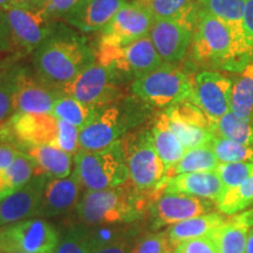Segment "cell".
<instances>
[{
  "label": "cell",
  "mask_w": 253,
  "mask_h": 253,
  "mask_svg": "<svg viewBox=\"0 0 253 253\" xmlns=\"http://www.w3.org/2000/svg\"><path fill=\"white\" fill-rule=\"evenodd\" d=\"M33 62L37 77L60 90L96 62V54L84 37L56 24L54 31L34 52Z\"/></svg>",
  "instance_id": "cell-1"
},
{
  "label": "cell",
  "mask_w": 253,
  "mask_h": 253,
  "mask_svg": "<svg viewBox=\"0 0 253 253\" xmlns=\"http://www.w3.org/2000/svg\"><path fill=\"white\" fill-rule=\"evenodd\" d=\"M153 203L149 195L137 191L128 179L115 188L87 190L77 211L84 226L121 225L140 219Z\"/></svg>",
  "instance_id": "cell-2"
},
{
  "label": "cell",
  "mask_w": 253,
  "mask_h": 253,
  "mask_svg": "<svg viewBox=\"0 0 253 253\" xmlns=\"http://www.w3.org/2000/svg\"><path fill=\"white\" fill-rule=\"evenodd\" d=\"M150 106L136 95H126L118 102L99 109L93 121L80 130L79 150L100 151L114 143L147 120Z\"/></svg>",
  "instance_id": "cell-3"
},
{
  "label": "cell",
  "mask_w": 253,
  "mask_h": 253,
  "mask_svg": "<svg viewBox=\"0 0 253 253\" xmlns=\"http://www.w3.org/2000/svg\"><path fill=\"white\" fill-rule=\"evenodd\" d=\"M132 186L153 201L166 192L167 168L151 141L150 130L129 131L120 140Z\"/></svg>",
  "instance_id": "cell-4"
},
{
  "label": "cell",
  "mask_w": 253,
  "mask_h": 253,
  "mask_svg": "<svg viewBox=\"0 0 253 253\" xmlns=\"http://www.w3.org/2000/svg\"><path fill=\"white\" fill-rule=\"evenodd\" d=\"M191 54L196 62L208 67L239 73L246 66L237 53L229 28L201 6L192 37Z\"/></svg>",
  "instance_id": "cell-5"
},
{
  "label": "cell",
  "mask_w": 253,
  "mask_h": 253,
  "mask_svg": "<svg viewBox=\"0 0 253 253\" xmlns=\"http://www.w3.org/2000/svg\"><path fill=\"white\" fill-rule=\"evenodd\" d=\"M194 78L175 63L161 67L131 82V91L148 106L169 108L173 104L190 101Z\"/></svg>",
  "instance_id": "cell-6"
},
{
  "label": "cell",
  "mask_w": 253,
  "mask_h": 253,
  "mask_svg": "<svg viewBox=\"0 0 253 253\" xmlns=\"http://www.w3.org/2000/svg\"><path fill=\"white\" fill-rule=\"evenodd\" d=\"M75 169L81 184L99 191L115 188L129 179L125 153L120 141L100 151L79 150L74 156Z\"/></svg>",
  "instance_id": "cell-7"
},
{
  "label": "cell",
  "mask_w": 253,
  "mask_h": 253,
  "mask_svg": "<svg viewBox=\"0 0 253 253\" xmlns=\"http://www.w3.org/2000/svg\"><path fill=\"white\" fill-rule=\"evenodd\" d=\"M125 82L115 69L96 61L60 91L87 106L100 109L126 96L122 88Z\"/></svg>",
  "instance_id": "cell-8"
},
{
  "label": "cell",
  "mask_w": 253,
  "mask_h": 253,
  "mask_svg": "<svg viewBox=\"0 0 253 253\" xmlns=\"http://www.w3.org/2000/svg\"><path fill=\"white\" fill-rule=\"evenodd\" d=\"M95 54L97 62L115 69L123 80L131 82L164 63L149 36L121 47L97 45Z\"/></svg>",
  "instance_id": "cell-9"
},
{
  "label": "cell",
  "mask_w": 253,
  "mask_h": 253,
  "mask_svg": "<svg viewBox=\"0 0 253 253\" xmlns=\"http://www.w3.org/2000/svg\"><path fill=\"white\" fill-rule=\"evenodd\" d=\"M1 143L24 151L32 145H54L59 136V119L50 114L14 113L0 125Z\"/></svg>",
  "instance_id": "cell-10"
},
{
  "label": "cell",
  "mask_w": 253,
  "mask_h": 253,
  "mask_svg": "<svg viewBox=\"0 0 253 253\" xmlns=\"http://www.w3.org/2000/svg\"><path fill=\"white\" fill-rule=\"evenodd\" d=\"M60 236L43 219H27L0 227L1 253H54Z\"/></svg>",
  "instance_id": "cell-11"
},
{
  "label": "cell",
  "mask_w": 253,
  "mask_h": 253,
  "mask_svg": "<svg viewBox=\"0 0 253 253\" xmlns=\"http://www.w3.org/2000/svg\"><path fill=\"white\" fill-rule=\"evenodd\" d=\"M199 5L181 19H158L150 31V39L163 62L177 63L185 58L191 46Z\"/></svg>",
  "instance_id": "cell-12"
},
{
  "label": "cell",
  "mask_w": 253,
  "mask_h": 253,
  "mask_svg": "<svg viewBox=\"0 0 253 253\" xmlns=\"http://www.w3.org/2000/svg\"><path fill=\"white\" fill-rule=\"evenodd\" d=\"M155 17L144 2L126 1L101 31L97 45L121 47L149 36Z\"/></svg>",
  "instance_id": "cell-13"
},
{
  "label": "cell",
  "mask_w": 253,
  "mask_h": 253,
  "mask_svg": "<svg viewBox=\"0 0 253 253\" xmlns=\"http://www.w3.org/2000/svg\"><path fill=\"white\" fill-rule=\"evenodd\" d=\"M5 12L11 26L15 52L21 56L36 52L56 26V23L43 11L14 5Z\"/></svg>",
  "instance_id": "cell-14"
},
{
  "label": "cell",
  "mask_w": 253,
  "mask_h": 253,
  "mask_svg": "<svg viewBox=\"0 0 253 253\" xmlns=\"http://www.w3.org/2000/svg\"><path fill=\"white\" fill-rule=\"evenodd\" d=\"M233 81L214 71H203L194 78L190 101L208 116L212 125L230 112Z\"/></svg>",
  "instance_id": "cell-15"
},
{
  "label": "cell",
  "mask_w": 253,
  "mask_h": 253,
  "mask_svg": "<svg viewBox=\"0 0 253 253\" xmlns=\"http://www.w3.org/2000/svg\"><path fill=\"white\" fill-rule=\"evenodd\" d=\"M62 93L42 82L28 67L19 65L15 77L14 113L50 114Z\"/></svg>",
  "instance_id": "cell-16"
},
{
  "label": "cell",
  "mask_w": 253,
  "mask_h": 253,
  "mask_svg": "<svg viewBox=\"0 0 253 253\" xmlns=\"http://www.w3.org/2000/svg\"><path fill=\"white\" fill-rule=\"evenodd\" d=\"M210 201L186 194H163L151 204L154 227L175 225L190 218L211 212Z\"/></svg>",
  "instance_id": "cell-17"
},
{
  "label": "cell",
  "mask_w": 253,
  "mask_h": 253,
  "mask_svg": "<svg viewBox=\"0 0 253 253\" xmlns=\"http://www.w3.org/2000/svg\"><path fill=\"white\" fill-rule=\"evenodd\" d=\"M49 176H38L27 185L0 201V227L39 216L45 183Z\"/></svg>",
  "instance_id": "cell-18"
},
{
  "label": "cell",
  "mask_w": 253,
  "mask_h": 253,
  "mask_svg": "<svg viewBox=\"0 0 253 253\" xmlns=\"http://www.w3.org/2000/svg\"><path fill=\"white\" fill-rule=\"evenodd\" d=\"M199 6L219 19L229 28L239 58L246 65L252 61L244 28V0H198Z\"/></svg>",
  "instance_id": "cell-19"
},
{
  "label": "cell",
  "mask_w": 253,
  "mask_h": 253,
  "mask_svg": "<svg viewBox=\"0 0 253 253\" xmlns=\"http://www.w3.org/2000/svg\"><path fill=\"white\" fill-rule=\"evenodd\" d=\"M82 186L75 172L65 178L48 177L42 191L39 216L49 218L71 211L80 202Z\"/></svg>",
  "instance_id": "cell-20"
},
{
  "label": "cell",
  "mask_w": 253,
  "mask_h": 253,
  "mask_svg": "<svg viewBox=\"0 0 253 253\" xmlns=\"http://www.w3.org/2000/svg\"><path fill=\"white\" fill-rule=\"evenodd\" d=\"M126 2V0H80L62 18L84 33L102 31Z\"/></svg>",
  "instance_id": "cell-21"
},
{
  "label": "cell",
  "mask_w": 253,
  "mask_h": 253,
  "mask_svg": "<svg viewBox=\"0 0 253 253\" xmlns=\"http://www.w3.org/2000/svg\"><path fill=\"white\" fill-rule=\"evenodd\" d=\"M223 183L216 171L188 172L168 179L164 194H186L217 202L224 192Z\"/></svg>",
  "instance_id": "cell-22"
},
{
  "label": "cell",
  "mask_w": 253,
  "mask_h": 253,
  "mask_svg": "<svg viewBox=\"0 0 253 253\" xmlns=\"http://www.w3.org/2000/svg\"><path fill=\"white\" fill-rule=\"evenodd\" d=\"M252 227L240 213L232 214L211 233L217 253H245L249 231Z\"/></svg>",
  "instance_id": "cell-23"
},
{
  "label": "cell",
  "mask_w": 253,
  "mask_h": 253,
  "mask_svg": "<svg viewBox=\"0 0 253 253\" xmlns=\"http://www.w3.org/2000/svg\"><path fill=\"white\" fill-rule=\"evenodd\" d=\"M225 219L223 213L209 212L175 224L168 232L170 245L176 248L183 242L210 237L211 233L220 226Z\"/></svg>",
  "instance_id": "cell-24"
},
{
  "label": "cell",
  "mask_w": 253,
  "mask_h": 253,
  "mask_svg": "<svg viewBox=\"0 0 253 253\" xmlns=\"http://www.w3.org/2000/svg\"><path fill=\"white\" fill-rule=\"evenodd\" d=\"M150 136L155 149L166 164L167 169L175 166L183 157L185 149L170 129L166 113H161L156 116L150 128Z\"/></svg>",
  "instance_id": "cell-25"
},
{
  "label": "cell",
  "mask_w": 253,
  "mask_h": 253,
  "mask_svg": "<svg viewBox=\"0 0 253 253\" xmlns=\"http://www.w3.org/2000/svg\"><path fill=\"white\" fill-rule=\"evenodd\" d=\"M24 153L30 155L43 173L52 178H65L71 175L73 156L54 145H32Z\"/></svg>",
  "instance_id": "cell-26"
},
{
  "label": "cell",
  "mask_w": 253,
  "mask_h": 253,
  "mask_svg": "<svg viewBox=\"0 0 253 253\" xmlns=\"http://www.w3.org/2000/svg\"><path fill=\"white\" fill-rule=\"evenodd\" d=\"M230 110L239 119H253V61L249 62L233 81Z\"/></svg>",
  "instance_id": "cell-27"
},
{
  "label": "cell",
  "mask_w": 253,
  "mask_h": 253,
  "mask_svg": "<svg viewBox=\"0 0 253 253\" xmlns=\"http://www.w3.org/2000/svg\"><path fill=\"white\" fill-rule=\"evenodd\" d=\"M219 161L211 149L210 144L203 147L186 150L181 160L169 169H167L166 177L171 178L173 176L188 172L216 171Z\"/></svg>",
  "instance_id": "cell-28"
},
{
  "label": "cell",
  "mask_w": 253,
  "mask_h": 253,
  "mask_svg": "<svg viewBox=\"0 0 253 253\" xmlns=\"http://www.w3.org/2000/svg\"><path fill=\"white\" fill-rule=\"evenodd\" d=\"M211 132L214 136L253 147V119H239L231 110L213 123Z\"/></svg>",
  "instance_id": "cell-29"
},
{
  "label": "cell",
  "mask_w": 253,
  "mask_h": 253,
  "mask_svg": "<svg viewBox=\"0 0 253 253\" xmlns=\"http://www.w3.org/2000/svg\"><path fill=\"white\" fill-rule=\"evenodd\" d=\"M97 112H99V109L87 106V104L80 102L74 97L62 94L55 101L52 114L59 120L78 126L81 130L84 126H86L88 123L93 121Z\"/></svg>",
  "instance_id": "cell-30"
},
{
  "label": "cell",
  "mask_w": 253,
  "mask_h": 253,
  "mask_svg": "<svg viewBox=\"0 0 253 253\" xmlns=\"http://www.w3.org/2000/svg\"><path fill=\"white\" fill-rule=\"evenodd\" d=\"M220 213L226 216L239 213L253 205V175L245 182L232 189L224 190L216 202Z\"/></svg>",
  "instance_id": "cell-31"
},
{
  "label": "cell",
  "mask_w": 253,
  "mask_h": 253,
  "mask_svg": "<svg viewBox=\"0 0 253 253\" xmlns=\"http://www.w3.org/2000/svg\"><path fill=\"white\" fill-rule=\"evenodd\" d=\"M6 176H7L9 184H11L12 189L18 190L21 189L23 186L27 185L31 183L34 178L38 176L46 175L43 173L40 167L38 166L36 161L32 158L30 155H27L24 151H20L18 156L15 157L13 163L9 166V168L6 170Z\"/></svg>",
  "instance_id": "cell-32"
},
{
  "label": "cell",
  "mask_w": 253,
  "mask_h": 253,
  "mask_svg": "<svg viewBox=\"0 0 253 253\" xmlns=\"http://www.w3.org/2000/svg\"><path fill=\"white\" fill-rule=\"evenodd\" d=\"M210 147L220 163L253 162V147L214 135Z\"/></svg>",
  "instance_id": "cell-33"
},
{
  "label": "cell",
  "mask_w": 253,
  "mask_h": 253,
  "mask_svg": "<svg viewBox=\"0 0 253 253\" xmlns=\"http://www.w3.org/2000/svg\"><path fill=\"white\" fill-rule=\"evenodd\" d=\"M168 123H169L170 129L173 131V134L177 136V138L184 147L185 151L194 149V148L203 147V145H209L213 137V134L209 129L186 125L179 120L168 118Z\"/></svg>",
  "instance_id": "cell-34"
},
{
  "label": "cell",
  "mask_w": 253,
  "mask_h": 253,
  "mask_svg": "<svg viewBox=\"0 0 253 253\" xmlns=\"http://www.w3.org/2000/svg\"><path fill=\"white\" fill-rule=\"evenodd\" d=\"M19 65L0 69V125L14 114V89L15 77Z\"/></svg>",
  "instance_id": "cell-35"
},
{
  "label": "cell",
  "mask_w": 253,
  "mask_h": 253,
  "mask_svg": "<svg viewBox=\"0 0 253 253\" xmlns=\"http://www.w3.org/2000/svg\"><path fill=\"white\" fill-rule=\"evenodd\" d=\"M167 116L169 119H176L186 123V125L199 126V128L209 129L212 128V122L201 109L192 103L191 101H183L166 109Z\"/></svg>",
  "instance_id": "cell-36"
},
{
  "label": "cell",
  "mask_w": 253,
  "mask_h": 253,
  "mask_svg": "<svg viewBox=\"0 0 253 253\" xmlns=\"http://www.w3.org/2000/svg\"><path fill=\"white\" fill-rule=\"evenodd\" d=\"M196 0H150L144 2L156 20L181 19L194 6Z\"/></svg>",
  "instance_id": "cell-37"
},
{
  "label": "cell",
  "mask_w": 253,
  "mask_h": 253,
  "mask_svg": "<svg viewBox=\"0 0 253 253\" xmlns=\"http://www.w3.org/2000/svg\"><path fill=\"white\" fill-rule=\"evenodd\" d=\"M216 172L224 188L232 189L245 182L253 175V162H232L218 164Z\"/></svg>",
  "instance_id": "cell-38"
},
{
  "label": "cell",
  "mask_w": 253,
  "mask_h": 253,
  "mask_svg": "<svg viewBox=\"0 0 253 253\" xmlns=\"http://www.w3.org/2000/svg\"><path fill=\"white\" fill-rule=\"evenodd\" d=\"M54 253H89L86 244L84 226H73L59 240Z\"/></svg>",
  "instance_id": "cell-39"
},
{
  "label": "cell",
  "mask_w": 253,
  "mask_h": 253,
  "mask_svg": "<svg viewBox=\"0 0 253 253\" xmlns=\"http://www.w3.org/2000/svg\"><path fill=\"white\" fill-rule=\"evenodd\" d=\"M170 246L171 245L166 233H153L138 240L130 253H167L171 251Z\"/></svg>",
  "instance_id": "cell-40"
},
{
  "label": "cell",
  "mask_w": 253,
  "mask_h": 253,
  "mask_svg": "<svg viewBox=\"0 0 253 253\" xmlns=\"http://www.w3.org/2000/svg\"><path fill=\"white\" fill-rule=\"evenodd\" d=\"M79 135L80 129L78 126L59 120V136L55 147L73 156L79 151Z\"/></svg>",
  "instance_id": "cell-41"
},
{
  "label": "cell",
  "mask_w": 253,
  "mask_h": 253,
  "mask_svg": "<svg viewBox=\"0 0 253 253\" xmlns=\"http://www.w3.org/2000/svg\"><path fill=\"white\" fill-rule=\"evenodd\" d=\"M86 244L89 253H130L128 237L112 242H90L86 239Z\"/></svg>",
  "instance_id": "cell-42"
},
{
  "label": "cell",
  "mask_w": 253,
  "mask_h": 253,
  "mask_svg": "<svg viewBox=\"0 0 253 253\" xmlns=\"http://www.w3.org/2000/svg\"><path fill=\"white\" fill-rule=\"evenodd\" d=\"M172 253H217L212 240L209 237L183 242L173 249Z\"/></svg>",
  "instance_id": "cell-43"
},
{
  "label": "cell",
  "mask_w": 253,
  "mask_h": 253,
  "mask_svg": "<svg viewBox=\"0 0 253 253\" xmlns=\"http://www.w3.org/2000/svg\"><path fill=\"white\" fill-rule=\"evenodd\" d=\"M11 53H17L11 26H9L6 12L0 9V54H11Z\"/></svg>",
  "instance_id": "cell-44"
},
{
  "label": "cell",
  "mask_w": 253,
  "mask_h": 253,
  "mask_svg": "<svg viewBox=\"0 0 253 253\" xmlns=\"http://www.w3.org/2000/svg\"><path fill=\"white\" fill-rule=\"evenodd\" d=\"M80 0H49L48 5L45 8V13L48 18L55 19L63 17L68 11L74 7Z\"/></svg>",
  "instance_id": "cell-45"
},
{
  "label": "cell",
  "mask_w": 253,
  "mask_h": 253,
  "mask_svg": "<svg viewBox=\"0 0 253 253\" xmlns=\"http://www.w3.org/2000/svg\"><path fill=\"white\" fill-rule=\"evenodd\" d=\"M244 28L253 61V0H244Z\"/></svg>",
  "instance_id": "cell-46"
},
{
  "label": "cell",
  "mask_w": 253,
  "mask_h": 253,
  "mask_svg": "<svg viewBox=\"0 0 253 253\" xmlns=\"http://www.w3.org/2000/svg\"><path fill=\"white\" fill-rule=\"evenodd\" d=\"M19 153H20V150L13 147V145L0 143V170L6 171L9 166L13 163Z\"/></svg>",
  "instance_id": "cell-47"
},
{
  "label": "cell",
  "mask_w": 253,
  "mask_h": 253,
  "mask_svg": "<svg viewBox=\"0 0 253 253\" xmlns=\"http://www.w3.org/2000/svg\"><path fill=\"white\" fill-rule=\"evenodd\" d=\"M14 190L12 189L11 184H9L7 176H6V172L0 170V201L7 197L8 195H11Z\"/></svg>",
  "instance_id": "cell-48"
},
{
  "label": "cell",
  "mask_w": 253,
  "mask_h": 253,
  "mask_svg": "<svg viewBox=\"0 0 253 253\" xmlns=\"http://www.w3.org/2000/svg\"><path fill=\"white\" fill-rule=\"evenodd\" d=\"M23 58L18 53H11V54H0V69L11 67V66L15 65L18 60Z\"/></svg>",
  "instance_id": "cell-49"
},
{
  "label": "cell",
  "mask_w": 253,
  "mask_h": 253,
  "mask_svg": "<svg viewBox=\"0 0 253 253\" xmlns=\"http://www.w3.org/2000/svg\"><path fill=\"white\" fill-rule=\"evenodd\" d=\"M245 253H253V227L249 231L248 240H246Z\"/></svg>",
  "instance_id": "cell-50"
},
{
  "label": "cell",
  "mask_w": 253,
  "mask_h": 253,
  "mask_svg": "<svg viewBox=\"0 0 253 253\" xmlns=\"http://www.w3.org/2000/svg\"><path fill=\"white\" fill-rule=\"evenodd\" d=\"M49 0H33V7L38 11H45Z\"/></svg>",
  "instance_id": "cell-51"
},
{
  "label": "cell",
  "mask_w": 253,
  "mask_h": 253,
  "mask_svg": "<svg viewBox=\"0 0 253 253\" xmlns=\"http://www.w3.org/2000/svg\"><path fill=\"white\" fill-rule=\"evenodd\" d=\"M15 6H20L25 8H34L33 7V0H13Z\"/></svg>",
  "instance_id": "cell-52"
},
{
  "label": "cell",
  "mask_w": 253,
  "mask_h": 253,
  "mask_svg": "<svg viewBox=\"0 0 253 253\" xmlns=\"http://www.w3.org/2000/svg\"><path fill=\"white\" fill-rule=\"evenodd\" d=\"M12 6H14L13 0H0V9L2 11H7Z\"/></svg>",
  "instance_id": "cell-53"
},
{
  "label": "cell",
  "mask_w": 253,
  "mask_h": 253,
  "mask_svg": "<svg viewBox=\"0 0 253 253\" xmlns=\"http://www.w3.org/2000/svg\"><path fill=\"white\" fill-rule=\"evenodd\" d=\"M128 1H137V2H148L150 0H128Z\"/></svg>",
  "instance_id": "cell-54"
},
{
  "label": "cell",
  "mask_w": 253,
  "mask_h": 253,
  "mask_svg": "<svg viewBox=\"0 0 253 253\" xmlns=\"http://www.w3.org/2000/svg\"><path fill=\"white\" fill-rule=\"evenodd\" d=\"M0 143H1V136H0Z\"/></svg>",
  "instance_id": "cell-55"
},
{
  "label": "cell",
  "mask_w": 253,
  "mask_h": 253,
  "mask_svg": "<svg viewBox=\"0 0 253 253\" xmlns=\"http://www.w3.org/2000/svg\"><path fill=\"white\" fill-rule=\"evenodd\" d=\"M167 253H171V251H169V252H167Z\"/></svg>",
  "instance_id": "cell-56"
},
{
  "label": "cell",
  "mask_w": 253,
  "mask_h": 253,
  "mask_svg": "<svg viewBox=\"0 0 253 253\" xmlns=\"http://www.w3.org/2000/svg\"><path fill=\"white\" fill-rule=\"evenodd\" d=\"M196 1H198V0H196Z\"/></svg>",
  "instance_id": "cell-57"
}]
</instances>
